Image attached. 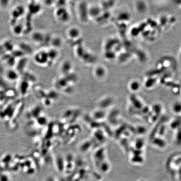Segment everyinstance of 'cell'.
Wrapping results in <instances>:
<instances>
[{"label":"cell","mask_w":181,"mask_h":181,"mask_svg":"<svg viewBox=\"0 0 181 181\" xmlns=\"http://www.w3.org/2000/svg\"><path fill=\"white\" fill-rule=\"evenodd\" d=\"M180 58H181V51H180Z\"/></svg>","instance_id":"obj_1"}]
</instances>
